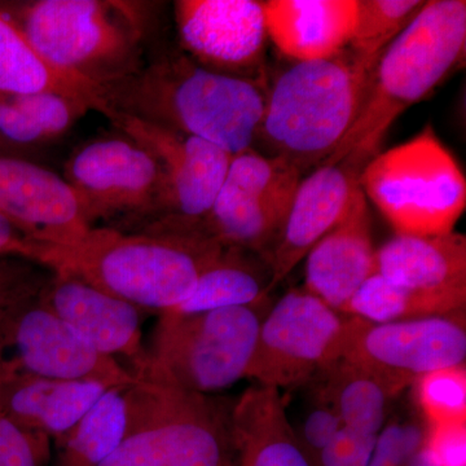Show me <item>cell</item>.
Listing matches in <instances>:
<instances>
[{
    "label": "cell",
    "mask_w": 466,
    "mask_h": 466,
    "mask_svg": "<svg viewBox=\"0 0 466 466\" xmlns=\"http://www.w3.org/2000/svg\"><path fill=\"white\" fill-rule=\"evenodd\" d=\"M367 159L350 153L337 164H324L300 179L280 240L272 253L268 294L302 262L309 251L348 211Z\"/></svg>",
    "instance_id": "obj_17"
},
{
    "label": "cell",
    "mask_w": 466,
    "mask_h": 466,
    "mask_svg": "<svg viewBox=\"0 0 466 466\" xmlns=\"http://www.w3.org/2000/svg\"><path fill=\"white\" fill-rule=\"evenodd\" d=\"M0 214L54 247H75L91 229L66 179L18 156L0 155Z\"/></svg>",
    "instance_id": "obj_18"
},
{
    "label": "cell",
    "mask_w": 466,
    "mask_h": 466,
    "mask_svg": "<svg viewBox=\"0 0 466 466\" xmlns=\"http://www.w3.org/2000/svg\"><path fill=\"white\" fill-rule=\"evenodd\" d=\"M375 256L368 200L358 186L339 225L306 256L303 288L343 314L361 285L375 274Z\"/></svg>",
    "instance_id": "obj_19"
},
{
    "label": "cell",
    "mask_w": 466,
    "mask_h": 466,
    "mask_svg": "<svg viewBox=\"0 0 466 466\" xmlns=\"http://www.w3.org/2000/svg\"><path fill=\"white\" fill-rule=\"evenodd\" d=\"M52 66L97 90L143 67L147 7L121 0H32L0 3Z\"/></svg>",
    "instance_id": "obj_5"
},
{
    "label": "cell",
    "mask_w": 466,
    "mask_h": 466,
    "mask_svg": "<svg viewBox=\"0 0 466 466\" xmlns=\"http://www.w3.org/2000/svg\"><path fill=\"white\" fill-rule=\"evenodd\" d=\"M180 52L218 75L265 84L267 33L258 0H177Z\"/></svg>",
    "instance_id": "obj_15"
},
{
    "label": "cell",
    "mask_w": 466,
    "mask_h": 466,
    "mask_svg": "<svg viewBox=\"0 0 466 466\" xmlns=\"http://www.w3.org/2000/svg\"><path fill=\"white\" fill-rule=\"evenodd\" d=\"M359 187L397 235H447L466 208L465 175L431 122L377 153L359 175Z\"/></svg>",
    "instance_id": "obj_7"
},
{
    "label": "cell",
    "mask_w": 466,
    "mask_h": 466,
    "mask_svg": "<svg viewBox=\"0 0 466 466\" xmlns=\"http://www.w3.org/2000/svg\"><path fill=\"white\" fill-rule=\"evenodd\" d=\"M348 317L305 288L290 289L260 324L247 379L276 390L314 379L339 360Z\"/></svg>",
    "instance_id": "obj_12"
},
{
    "label": "cell",
    "mask_w": 466,
    "mask_h": 466,
    "mask_svg": "<svg viewBox=\"0 0 466 466\" xmlns=\"http://www.w3.org/2000/svg\"><path fill=\"white\" fill-rule=\"evenodd\" d=\"M271 306L265 297L251 305L198 314L162 312L143 379L204 395L231 388L247 379L260 324Z\"/></svg>",
    "instance_id": "obj_8"
},
{
    "label": "cell",
    "mask_w": 466,
    "mask_h": 466,
    "mask_svg": "<svg viewBox=\"0 0 466 466\" xmlns=\"http://www.w3.org/2000/svg\"><path fill=\"white\" fill-rule=\"evenodd\" d=\"M424 5V0H357L350 50L361 57H379Z\"/></svg>",
    "instance_id": "obj_30"
},
{
    "label": "cell",
    "mask_w": 466,
    "mask_h": 466,
    "mask_svg": "<svg viewBox=\"0 0 466 466\" xmlns=\"http://www.w3.org/2000/svg\"><path fill=\"white\" fill-rule=\"evenodd\" d=\"M465 52V0L425 2L382 52L357 121L324 164H337L350 153L370 161L392 124L464 66Z\"/></svg>",
    "instance_id": "obj_3"
},
{
    "label": "cell",
    "mask_w": 466,
    "mask_h": 466,
    "mask_svg": "<svg viewBox=\"0 0 466 466\" xmlns=\"http://www.w3.org/2000/svg\"><path fill=\"white\" fill-rule=\"evenodd\" d=\"M127 388H113L56 443L54 466H100L115 452L127 425Z\"/></svg>",
    "instance_id": "obj_29"
},
{
    "label": "cell",
    "mask_w": 466,
    "mask_h": 466,
    "mask_svg": "<svg viewBox=\"0 0 466 466\" xmlns=\"http://www.w3.org/2000/svg\"><path fill=\"white\" fill-rule=\"evenodd\" d=\"M380 56L348 47L285 69L267 91L254 149L284 159L302 177L323 165L357 121Z\"/></svg>",
    "instance_id": "obj_2"
},
{
    "label": "cell",
    "mask_w": 466,
    "mask_h": 466,
    "mask_svg": "<svg viewBox=\"0 0 466 466\" xmlns=\"http://www.w3.org/2000/svg\"><path fill=\"white\" fill-rule=\"evenodd\" d=\"M424 447L435 466H466V422L426 426Z\"/></svg>",
    "instance_id": "obj_38"
},
{
    "label": "cell",
    "mask_w": 466,
    "mask_h": 466,
    "mask_svg": "<svg viewBox=\"0 0 466 466\" xmlns=\"http://www.w3.org/2000/svg\"><path fill=\"white\" fill-rule=\"evenodd\" d=\"M88 110L85 101L63 95L0 92V149L14 156L45 148L66 137Z\"/></svg>",
    "instance_id": "obj_25"
},
{
    "label": "cell",
    "mask_w": 466,
    "mask_h": 466,
    "mask_svg": "<svg viewBox=\"0 0 466 466\" xmlns=\"http://www.w3.org/2000/svg\"><path fill=\"white\" fill-rule=\"evenodd\" d=\"M268 86L218 75L179 54L101 88L106 116L119 113L198 137L232 156L254 149Z\"/></svg>",
    "instance_id": "obj_1"
},
{
    "label": "cell",
    "mask_w": 466,
    "mask_h": 466,
    "mask_svg": "<svg viewBox=\"0 0 466 466\" xmlns=\"http://www.w3.org/2000/svg\"><path fill=\"white\" fill-rule=\"evenodd\" d=\"M271 266L265 258L240 248H222L202 271L191 296L171 311L198 314L248 306L269 297Z\"/></svg>",
    "instance_id": "obj_26"
},
{
    "label": "cell",
    "mask_w": 466,
    "mask_h": 466,
    "mask_svg": "<svg viewBox=\"0 0 466 466\" xmlns=\"http://www.w3.org/2000/svg\"><path fill=\"white\" fill-rule=\"evenodd\" d=\"M267 33L276 48L293 60H323L349 47L357 0H267Z\"/></svg>",
    "instance_id": "obj_21"
},
{
    "label": "cell",
    "mask_w": 466,
    "mask_h": 466,
    "mask_svg": "<svg viewBox=\"0 0 466 466\" xmlns=\"http://www.w3.org/2000/svg\"><path fill=\"white\" fill-rule=\"evenodd\" d=\"M228 466H235V462L232 461Z\"/></svg>",
    "instance_id": "obj_39"
},
{
    "label": "cell",
    "mask_w": 466,
    "mask_h": 466,
    "mask_svg": "<svg viewBox=\"0 0 466 466\" xmlns=\"http://www.w3.org/2000/svg\"><path fill=\"white\" fill-rule=\"evenodd\" d=\"M321 398L332 404L343 426L363 433H381L389 403L398 392L366 368L337 360L321 370Z\"/></svg>",
    "instance_id": "obj_27"
},
{
    "label": "cell",
    "mask_w": 466,
    "mask_h": 466,
    "mask_svg": "<svg viewBox=\"0 0 466 466\" xmlns=\"http://www.w3.org/2000/svg\"><path fill=\"white\" fill-rule=\"evenodd\" d=\"M41 297L92 348L119 363L122 359L137 379L147 375L149 352L142 339L147 311L64 272H51Z\"/></svg>",
    "instance_id": "obj_16"
},
{
    "label": "cell",
    "mask_w": 466,
    "mask_h": 466,
    "mask_svg": "<svg viewBox=\"0 0 466 466\" xmlns=\"http://www.w3.org/2000/svg\"><path fill=\"white\" fill-rule=\"evenodd\" d=\"M342 426L341 419L332 404L320 398L318 406L303 420L299 431H296L297 440L312 465Z\"/></svg>",
    "instance_id": "obj_37"
},
{
    "label": "cell",
    "mask_w": 466,
    "mask_h": 466,
    "mask_svg": "<svg viewBox=\"0 0 466 466\" xmlns=\"http://www.w3.org/2000/svg\"><path fill=\"white\" fill-rule=\"evenodd\" d=\"M108 390L97 382L58 381L0 366V412L58 443Z\"/></svg>",
    "instance_id": "obj_20"
},
{
    "label": "cell",
    "mask_w": 466,
    "mask_h": 466,
    "mask_svg": "<svg viewBox=\"0 0 466 466\" xmlns=\"http://www.w3.org/2000/svg\"><path fill=\"white\" fill-rule=\"evenodd\" d=\"M375 274L410 289L466 293L465 235H395L376 250Z\"/></svg>",
    "instance_id": "obj_23"
},
{
    "label": "cell",
    "mask_w": 466,
    "mask_h": 466,
    "mask_svg": "<svg viewBox=\"0 0 466 466\" xmlns=\"http://www.w3.org/2000/svg\"><path fill=\"white\" fill-rule=\"evenodd\" d=\"M300 179L287 161L258 150L233 156L204 232L220 247L240 248L269 263Z\"/></svg>",
    "instance_id": "obj_10"
},
{
    "label": "cell",
    "mask_w": 466,
    "mask_h": 466,
    "mask_svg": "<svg viewBox=\"0 0 466 466\" xmlns=\"http://www.w3.org/2000/svg\"><path fill=\"white\" fill-rule=\"evenodd\" d=\"M232 461L231 410L210 395L139 379L127 388L124 438L100 466H228Z\"/></svg>",
    "instance_id": "obj_6"
},
{
    "label": "cell",
    "mask_w": 466,
    "mask_h": 466,
    "mask_svg": "<svg viewBox=\"0 0 466 466\" xmlns=\"http://www.w3.org/2000/svg\"><path fill=\"white\" fill-rule=\"evenodd\" d=\"M110 119L157 157L165 191L155 219L139 232L202 235L204 222L228 173L233 156L207 140L167 130L119 113Z\"/></svg>",
    "instance_id": "obj_11"
},
{
    "label": "cell",
    "mask_w": 466,
    "mask_h": 466,
    "mask_svg": "<svg viewBox=\"0 0 466 466\" xmlns=\"http://www.w3.org/2000/svg\"><path fill=\"white\" fill-rule=\"evenodd\" d=\"M91 228L135 233L161 208L165 174L157 157L124 133L96 137L75 149L64 167Z\"/></svg>",
    "instance_id": "obj_9"
},
{
    "label": "cell",
    "mask_w": 466,
    "mask_h": 466,
    "mask_svg": "<svg viewBox=\"0 0 466 466\" xmlns=\"http://www.w3.org/2000/svg\"><path fill=\"white\" fill-rule=\"evenodd\" d=\"M426 426L415 422L385 424L368 466H413L416 453L424 444Z\"/></svg>",
    "instance_id": "obj_34"
},
{
    "label": "cell",
    "mask_w": 466,
    "mask_h": 466,
    "mask_svg": "<svg viewBox=\"0 0 466 466\" xmlns=\"http://www.w3.org/2000/svg\"><path fill=\"white\" fill-rule=\"evenodd\" d=\"M464 291H425L389 283L372 274L350 300L343 314L372 323H394L464 311Z\"/></svg>",
    "instance_id": "obj_28"
},
{
    "label": "cell",
    "mask_w": 466,
    "mask_h": 466,
    "mask_svg": "<svg viewBox=\"0 0 466 466\" xmlns=\"http://www.w3.org/2000/svg\"><path fill=\"white\" fill-rule=\"evenodd\" d=\"M58 247L36 240L0 214V259L16 258L54 268Z\"/></svg>",
    "instance_id": "obj_36"
},
{
    "label": "cell",
    "mask_w": 466,
    "mask_h": 466,
    "mask_svg": "<svg viewBox=\"0 0 466 466\" xmlns=\"http://www.w3.org/2000/svg\"><path fill=\"white\" fill-rule=\"evenodd\" d=\"M41 291L21 302L0 325V366L58 381L97 382L108 389L137 381L124 364L92 348L58 318L43 302Z\"/></svg>",
    "instance_id": "obj_14"
},
{
    "label": "cell",
    "mask_w": 466,
    "mask_h": 466,
    "mask_svg": "<svg viewBox=\"0 0 466 466\" xmlns=\"http://www.w3.org/2000/svg\"><path fill=\"white\" fill-rule=\"evenodd\" d=\"M379 435L342 426L319 453L314 466H368L375 452Z\"/></svg>",
    "instance_id": "obj_35"
},
{
    "label": "cell",
    "mask_w": 466,
    "mask_h": 466,
    "mask_svg": "<svg viewBox=\"0 0 466 466\" xmlns=\"http://www.w3.org/2000/svg\"><path fill=\"white\" fill-rule=\"evenodd\" d=\"M51 440L15 425L0 412V466H47Z\"/></svg>",
    "instance_id": "obj_33"
},
{
    "label": "cell",
    "mask_w": 466,
    "mask_h": 466,
    "mask_svg": "<svg viewBox=\"0 0 466 466\" xmlns=\"http://www.w3.org/2000/svg\"><path fill=\"white\" fill-rule=\"evenodd\" d=\"M339 359L366 368L400 394L426 373L465 364V309L394 323L349 315Z\"/></svg>",
    "instance_id": "obj_13"
},
{
    "label": "cell",
    "mask_w": 466,
    "mask_h": 466,
    "mask_svg": "<svg viewBox=\"0 0 466 466\" xmlns=\"http://www.w3.org/2000/svg\"><path fill=\"white\" fill-rule=\"evenodd\" d=\"M235 466H314L276 389L251 386L231 408Z\"/></svg>",
    "instance_id": "obj_22"
},
{
    "label": "cell",
    "mask_w": 466,
    "mask_h": 466,
    "mask_svg": "<svg viewBox=\"0 0 466 466\" xmlns=\"http://www.w3.org/2000/svg\"><path fill=\"white\" fill-rule=\"evenodd\" d=\"M0 92L57 94L82 100L106 115L100 91L84 79L52 66L0 9Z\"/></svg>",
    "instance_id": "obj_24"
},
{
    "label": "cell",
    "mask_w": 466,
    "mask_h": 466,
    "mask_svg": "<svg viewBox=\"0 0 466 466\" xmlns=\"http://www.w3.org/2000/svg\"><path fill=\"white\" fill-rule=\"evenodd\" d=\"M222 248L201 235L94 227L75 247L58 248L52 272L75 275L144 311L162 314L191 296Z\"/></svg>",
    "instance_id": "obj_4"
},
{
    "label": "cell",
    "mask_w": 466,
    "mask_h": 466,
    "mask_svg": "<svg viewBox=\"0 0 466 466\" xmlns=\"http://www.w3.org/2000/svg\"><path fill=\"white\" fill-rule=\"evenodd\" d=\"M39 267L23 259H0V325L21 302L39 293L47 283L51 272H41Z\"/></svg>",
    "instance_id": "obj_32"
},
{
    "label": "cell",
    "mask_w": 466,
    "mask_h": 466,
    "mask_svg": "<svg viewBox=\"0 0 466 466\" xmlns=\"http://www.w3.org/2000/svg\"><path fill=\"white\" fill-rule=\"evenodd\" d=\"M413 385L426 426L466 422L465 364L426 373Z\"/></svg>",
    "instance_id": "obj_31"
}]
</instances>
